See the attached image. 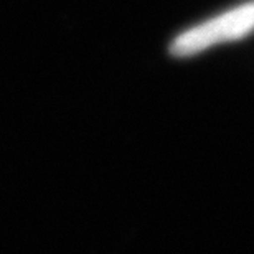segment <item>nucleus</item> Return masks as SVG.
Listing matches in <instances>:
<instances>
[{"label":"nucleus","instance_id":"nucleus-1","mask_svg":"<svg viewBox=\"0 0 254 254\" xmlns=\"http://www.w3.org/2000/svg\"><path fill=\"white\" fill-rule=\"evenodd\" d=\"M254 27V3H246L200 27L185 32L172 45V52L179 57H189L211 45L235 40L246 35Z\"/></svg>","mask_w":254,"mask_h":254}]
</instances>
